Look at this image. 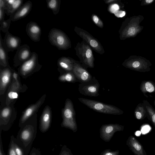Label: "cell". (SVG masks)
<instances>
[{
  "mask_svg": "<svg viewBox=\"0 0 155 155\" xmlns=\"http://www.w3.org/2000/svg\"><path fill=\"white\" fill-rule=\"evenodd\" d=\"M16 138L17 144L24 150L25 155H28L36 136V124L26 122L20 127Z\"/></svg>",
  "mask_w": 155,
  "mask_h": 155,
  "instance_id": "obj_1",
  "label": "cell"
},
{
  "mask_svg": "<svg viewBox=\"0 0 155 155\" xmlns=\"http://www.w3.org/2000/svg\"><path fill=\"white\" fill-rule=\"evenodd\" d=\"M144 17L141 15L133 16L125 18L119 30L121 40L136 37L143 30V27L140 24Z\"/></svg>",
  "mask_w": 155,
  "mask_h": 155,
  "instance_id": "obj_2",
  "label": "cell"
},
{
  "mask_svg": "<svg viewBox=\"0 0 155 155\" xmlns=\"http://www.w3.org/2000/svg\"><path fill=\"white\" fill-rule=\"evenodd\" d=\"M78 100L90 109L100 113L114 115L122 114L124 111L113 105L109 104L98 101L80 97Z\"/></svg>",
  "mask_w": 155,
  "mask_h": 155,
  "instance_id": "obj_3",
  "label": "cell"
},
{
  "mask_svg": "<svg viewBox=\"0 0 155 155\" xmlns=\"http://www.w3.org/2000/svg\"><path fill=\"white\" fill-rule=\"evenodd\" d=\"M81 64L87 69L94 67V57L92 49L84 41L78 42L74 48Z\"/></svg>",
  "mask_w": 155,
  "mask_h": 155,
  "instance_id": "obj_4",
  "label": "cell"
},
{
  "mask_svg": "<svg viewBox=\"0 0 155 155\" xmlns=\"http://www.w3.org/2000/svg\"><path fill=\"white\" fill-rule=\"evenodd\" d=\"M75 115L72 101L69 99H67L64 107L62 110L63 120L61 124V126L70 129L74 132H76L78 130V126Z\"/></svg>",
  "mask_w": 155,
  "mask_h": 155,
  "instance_id": "obj_5",
  "label": "cell"
},
{
  "mask_svg": "<svg viewBox=\"0 0 155 155\" xmlns=\"http://www.w3.org/2000/svg\"><path fill=\"white\" fill-rule=\"evenodd\" d=\"M48 38L50 44L59 50H67L71 47L68 37L59 29L54 28L51 29L48 33Z\"/></svg>",
  "mask_w": 155,
  "mask_h": 155,
  "instance_id": "obj_6",
  "label": "cell"
},
{
  "mask_svg": "<svg viewBox=\"0 0 155 155\" xmlns=\"http://www.w3.org/2000/svg\"><path fill=\"white\" fill-rule=\"evenodd\" d=\"M152 65L146 58L136 55L130 56L122 63V65L126 68L141 72L150 71Z\"/></svg>",
  "mask_w": 155,
  "mask_h": 155,
  "instance_id": "obj_7",
  "label": "cell"
},
{
  "mask_svg": "<svg viewBox=\"0 0 155 155\" xmlns=\"http://www.w3.org/2000/svg\"><path fill=\"white\" fill-rule=\"evenodd\" d=\"M74 30L92 50L101 54L104 53V49L101 43L87 31L77 26L74 27Z\"/></svg>",
  "mask_w": 155,
  "mask_h": 155,
  "instance_id": "obj_8",
  "label": "cell"
},
{
  "mask_svg": "<svg viewBox=\"0 0 155 155\" xmlns=\"http://www.w3.org/2000/svg\"><path fill=\"white\" fill-rule=\"evenodd\" d=\"M100 86L98 81L94 76L91 80L85 82L80 83L78 85L80 93L84 95L92 97H97Z\"/></svg>",
  "mask_w": 155,
  "mask_h": 155,
  "instance_id": "obj_9",
  "label": "cell"
},
{
  "mask_svg": "<svg viewBox=\"0 0 155 155\" xmlns=\"http://www.w3.org/2000/svg\"><path fill=\"white\" fill-rule=\"evenodd\" d=\"M41 66L38 63L37 53L32 52L30 58L21 64L18 70L21 75L25 76L35 71L38 70Z\"/></svg>",
  "mask_w": 155,
  "mask_h": 155,
  "instance_id": "obj_10",
  "label": "cell"
},
{
  "mask_svg": "<svg viewBox=\"0 0 155 155\" xmlns=\"http://www.w3.org/2000/svg\"><path fill=\"white\" fill-rule=\"evenodd\" d=\"M124 126L117 124H103L100 129V137L104 141L109 142L117 131H123Z\"/></svg>",
  "mask_w": 155,
  "mask_h": 155,
  "instance_id": "obj_11",
  "label": "cell"
},
{
  "mask_svg": "<svg viewBox=\"0 0 155 155\" xmlns=\"http://www.w3.org/2000/svg\"><path fill=\"white\" fill-rule=\"evenodd\" d=\"M32 54L29 46L24 44L17 50L13 58L14 66L20 65L30 58Z\"/></svg>",
  "mask_w": 155,
  "mask_h": 155,
  "instance_id": "obj_12",
  "label": "cell"
},
{
  "mask_svg": "<svg viewBox=\"0 0 155 155\" xmlns=\"http://www.w3.org/2000/svg\"><path fill=\"white\" fill-rule=\"evenodd\" d=\"M73 72L80 83L87 82L93 78V77L81 64L75 60Z\"/></svg>",
  "mask_w": 155,
  "mask_h": 155,
  "instance_id": "obj_13",
  "label": "cell"
},
{
  "mask_svg": "<svg viewBox=\"0 0 155 155\" xmlns=\"http://www.w3.org/2000/svg\"><path fill=\"white\" fill-rule=\"evenodd\" d=\"M21 42L19 37L12 35L8 31L5 33L2 44L7 51H11L17 50L21 46Z\"/></svg>",
  "mask_w": 155,
  "mask_h": 155,
  "instance_id": "obj_14",
  "label": "cell"
},
{
  "mask_svg": "<svg viewBox=\"0 0 155 155\" xmlns=\"http://www.w3.org/2000/svg\"><path fill=\"white\" fill-rule=\"evenodd\" d=\"M18 75L17 73L14 72L12 82L8 91L6 98V104L7 105H8L12 101L18 97V92L21 89Z\"/></svg>",
  "mask_w": 155,
  "mask_h": 155,
  "instance_id": "obj_15",
  "label": "cell"
},
{
  "mask_svg": "<svg viewBox=\"0 0 155 155\" xmlns=\"http://www.w3.org/2000/svg\"><path fill=\"white\" fill-rule=\"evenodd\" d=\"M26 31L27 35L32 41H39L41 35V29L39 25L34 21H30L26 25Z\"/></svg>",
  "mask_w": 155,
  "mask_h": 155,
  "instance_id": "obj_16",
  "label": "cell"
},
{
  "mask_svg": "<svg viewBox=\"0 0 155 155\" xmlns=\"http://www.w3.org/2000/svg\"><path fill=\"white\" fill-rule=\"evenodd\" d=\"M45 96V95H43L36 103L31 105L25 110L19 121V126L20 127H21L39 109L43 104Z\"/></svg>",
  "mask_w": 155,
  "mask_h": 155,
  "instance_id": "obj_17",
  "label": "cell"
},
{
  "mask_svg": "<svg viewBox=\"0 0 155 155\" xmlns=\"http://www.w3.org/2000/svg\"><path fill=\"white\" fill-rule=\"evenodd\" d=\"M51 120V111L50 107L47 106L44 110L40 119L39 128L41 132L45 133L49 129Z\"/></svg>",
  "mask_w": 155,
  "mask_h": 155,
  "instance_id": "obj_18",
  "label": "cell"
},
{
  "mask_svg": "<svg viewBox=\"0 0 155 155\" xmlns=\"http://www.w3.org/2000/svg\"><path fill=\"white\" fill-rule=\"evenodd\" d=\"M32 6V2L28 1L23 4L13 14L10 16L12 21L14 22L26 17L30 13Z\"/></svg>",
  "mask_w": 155,
  "mask_h": 155,
  "instance_id": "obj_19",
  "label": "cell"
},
{
  "mask_svg": "<svg viewBox=\"0 0 155 155\" xmlns=\"http://www.w3.org/2000/svg\"><path fill=\"white\" fill-rule=\"evenodd\" d=\"M12 75L11 68L8 65L0 70V94L4 93L7 86L9 83Z\"/></svg>",
  "mask_w": 155,
  "mask_h": 155,
  "instance_id": "obj_20",
  "label": "cell"
},
{
  "mask_svg": "<svg viewBox=\"0 0 155 155\" xmlns=\"http://www.w3.org/2000/svg\"><path fill=\"white\" fill-rule=\"evenodd\" d=\"M126 144L135 155H146L142 145L134 136L129 137Z\"/></svg>",
  "mask_w": 155,
  "mask_h": 155,
  "instance_id": "obj_21",
  "label": "cell"
},
{
  "mask_svg": "<svg viewBox=\"0 0 155 155\" xmlns=\"http://www.w3.org/2000/svg\"><path fill=\"white\" fill-rule=\"evenodd\" d=\"M75 60L69 57H62L57 61L59 68L64 72L73 71Z\"/></svg>",
  "mask_w": 155,
  "mask_h": 155,
  "instance_id": "obj_22",
  "label": "cell"
},
{
  "mask_svg": "<svg viewBox=\"0 0 155 155\" xmlns=\"http://www.w3.org/2000/svg\"><path fill=\"white\" fill-rule=\"evenodd\" d=\"M140 90L144 96L147 98L146 93L155 92V83L150 80L143 81L140 84Z\"/></svg>",
  "mask_w": 155,
  "mask_h": 155,
  "instance_id": "obj_23",
  "label": "cell"
},
{
  "mask_svg": "<svg viewBox=\"0 0 155 155\" xmlns=\"http://www.w3.org/2000/svg\"><path fill=\"white\" fill-rule=\"evenodd\" d=\"M148 113L143 103L139 104L136 107L134 111V115L137 119L143 120L147 117Z\"/></svg>",
  "mask_w": 155,
  "mask_h": 155,
  "instance_id": "obj_24",
  "label": "cell"
},
{
  "mask_svg": "<svg viewBox=\"0 0 155 155\" xmlns=\"http://www.w3.org/2000/svg\"><path fill=\"white\" fill-rule=\"evenodd\" d=\"M2 39L0 34V64L4 68L8 66V57L7 51L4 48L2 44Z\"/></svg>",
  "mask_w": 155,
  "mask_h": 155,
  "instance_id": "obj_25",
  "label": "cell"
},
{
  "mask_svg": "<svg viewBox=\"0 0 155 155\" xmlns=\"http://www.w3.org/2000/svg\"><path fill=\"white\" fill-rule=\"evenodd\" d=\"M59 80L62 82H68L74 83L78 82L73 71L64 72L58 78Z\"/></svg>",
  "mask_w": 155,
  "mask_h": 155,
  "instance_id": "obj_26",
  "label": "cell"
},
{
  "mask_svg": "<svg viewBox=\"0 0 155 155\" xmlns=\"http://www.w3.org/2000/svg\"><path fill=\"white\" fill-rule=\"evenodd\" d=\"M143 103L148 113L147 117L155 127V110L147 101H143Z\"/></svg>",
  "mask_w": 155,
  "mask_h": 155,
  "instance_id": "obj_27",
  "label": "cell"
},
{
  "mask_svg": "<svg viewBox=\"0 0 155 155\" xmlns=\"http://www.w3.org/2000/svg\"><path fill=\"white\" fill-rule=\"evenodd\" d=\"M47 8L51 10L54 15L57 14L60 10L61 0H46Z\"/></svg>",
  "mask_w": 155,
  "mask_h": 155,
  "instance_id": "obj_28",
  "label": "cell"
},
{
  "mask_svg": "<svg viewBox=\"0 0 155 155\" xmlns=\"http://www.w3.org/2000/svg\"><path fill=\"white\" fill-rule=\"evenodd\" d=\"M23 0H15L14 3L6 10V14L9 16L13 14L23 4Z\"/></svg>",
  "mask_w": 155,
  "mask_h": 155,
  "instance_id": "obj_29",
  "label": "cell"
},
{
  "mask_svg": "<svg viewBox=\"0 0 155 155\" xmlns=\"http://www.w3.org/2000/svg\"><path fill=\"white\" fill-rule=\"evenodd\" d=\"M11 21V20L9 18L6 20H4L0 22V30L5 33L8 31Z\"/></svg>",
  "mask_w": 155,
  "mask_h": 155,
  "instance_id": "obj_30",
  "label": "cell"
},
{
  "mask_svg": "<svg viewBox=\"0 0 155 155\" xmlns=\"http://www.w3.org/2000/svg\"><path fill=\"white\" fill-rule=\"evenodd\" d=\"M15 138L13 135L11 136L8 149V155H17L14 148Z\"/></svg>",
  "mask_w": 155,
  "mask_h": 155,
  "instance_id": "obj_31",
  "label": "cell"
},
{
  "mask_svg": "<svg viewBox=\"0 0 155 155\" xmlns=\"http://www.w3.org/2000/svg\"><path fill=\"white\" fill-rule=\"evenodd\" d=\"M91 18L93 22L98 27L103 28L104 24L102 21L97 15L93 14L91 15Z\"/></svg>",
  "mask_w": 155,
  "mask_h": 155,
  "instance_id": "obj_32",
  "label": "cell"
},
{
  "mask_svg": "<svg viewBox=\"0 0 155 155\" xmlns=\"http://www.w3.org/2000/svg\"><path fill=\"white\" fill-rule=\"evenodd\" d=\"M58 155H73L71 150L66 145H64L61 148Z\"/></svg>",
  "mask_w": 155,
  "mask_h": 155,
  "instance_id": "obj_33",
  "label": "cell"
},
{
  "mask_svg": "<svg viewBox=\"0 0 155 155\" xmlns=\"http://www.w3.org/2000/svg\"><path fill=\"white\" fill-rule=\"evenodd\" d=\"M119 150H112L110 149H107L102 152L100 155H119Z\"/></svg>",
  "mask_w": 155,
  "mask_h": 155,
  "instance_id": "obj_34",
  "label": "cell"
},
{
  "mask_svg": "<svg viewBox=\"0 0 155 155\" xmlns=\"http://www.w3.org/2000/svg\"><path fill=\"white\" fill-rule=\"evenodd\" d=\"M14 148L17 155H25L23 150L17 143L15 138V139Z\"/></svg>",
  "mask_w": 155,
  "mask_h": 155,
  "instance_id": "obj_35",
  "label": "cell"
},
{
  "mask_svg": "<svg viewBox=\"0 0 155 155\" xmlns=\"http://www.w3.org/2000/svg\"><path fill=\"white\" fill-rule=\"evenodd\" d=\"M120 9V7L119 5L118 4L114 3L110 5L109 6L108 10L110 12L114 13L115 12L119 10Z\"/></svg>",
  "mask_w": 155,
  "mask_h": 155,
  "instance_id": "obj_36",
  "label": "cell"
},
{
  "mask_svg": "<svg viewBox=\"0 0 155 155\" xmlns=\"http://www.w3.org/2000/svg\"><path fill=\"white\" fill-rule=\"evenodd\" d=\"M29 155H41V153L39 149L33 147L31 150Z\"/></svg>",
  "mask_w": 155,
  "mask_h": 155,
  "instance_id": "obj_37",
  "label": "cell"
},
{
  "mask_svg": "<svg viewBox=\"0 0 155 155\" xmlns=\"http://www.w3.org/2000/svg\"><path fill=\"white\" fill-rule=\"evenodd\" d=\"M113 14L117 17L122 18L125 15L126 12L125 11L119 10L115 12Z\"/></svg>",
  "mask_w": 155,
  "mask_h": 155,
  "instance_id": "obj_38",
  "label": "cell"
},
{
  "mask_svg": "<svg viewBox=\"0 0 155 155\" xmlns=\"http://www.w3.org/2000/svg\"><path fill=\"white\" fill-rule=\"evenodd\" d=\"M0 155H6L4 153L3 149L2 142L1 138V133H0Z\"/></svg>",
  "mask_w": 155,
  "mask_h": 155,
  "instance_id": "obj_39",
  "label": "cell"
},
{
  "mask_svg": "<svg viewBox=\"0 0 155 155\" xmlns=\"http://www.w3.org/2000/svg\"><path fill=\"white\" fill-rule=\"evenodd\" d=\"M154 1V0H143L141 1V6L148 5L151 4Z\"/></svg>",
  "mask_w": 155,
  "mask_h": 155,
  "instance_id": "obj_40",
  "label": "cell"
},
{
  "mask_svg": "<svg viewBox=\"0 0 155 155\" xmlns=\"http://www.w3.org/2000/svg\"><path fill=\"white\" fill-rule=\"evenodd\" d=\"M5 10L0 8V23L5 20Z\"/></svg>",
  "mask_w": 155,
  "mask_h": 155,
  "instance_id": "obj_41",
  "label": "cell"
},
{
  "mask_svg": "<svg viewBox=\"0 0 155 155\" xmlns=\"http://www.w3.org/2000/svg\"><path fill=\"white\" fill-rule=\"evenodd\" d=\"M0 8L3 9L5 11L7 10L6 3L5 0H0Z\"/></svg>",
  "mask_w": 155,
  "mask_h": 155,
  "instance_id": "obj_42",
  "label": "cell"
},
{
  "mask_svg": "<svg viewBox=\"0 0 155 155\" xmlns=\"http://www.w3.org/2000/svg\"><path fill=\"white\" fill-rule=\"evenodd\" d=\"M105 3L109 4L111 3H114L117 1V0H106L104 1Z\"/></svg>",
  "mask_w": 155,
  "mask_h": 155,
  "instance_id": "obj_43",
  "label": "cell"
},
{
  "mask_svg": "<svg viewBox=\"0 0 155 155\" xmlns=\"http://www.w3.org/2000/svg\"><path fill=\"white\" fill-rule=\"evenodd\" d=\"M154 106H155V100H154Z\"/></svg>",
  "mask_w": 155,
  "mask_h": 155,
  "instance_id": "obj_44",
  "label": "cell"
}]
</instances>
